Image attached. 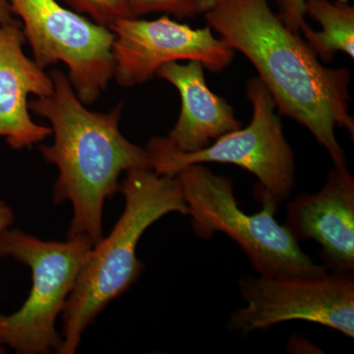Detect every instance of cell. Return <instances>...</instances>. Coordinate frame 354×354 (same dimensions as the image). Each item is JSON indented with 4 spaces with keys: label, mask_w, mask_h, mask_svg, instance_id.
<instances>
[{
    "label": "cell",
    "mask_w": 354,
    "mask_h": 354,
    "mask_svg": "<svg viewBox=\"0 0 354 354\" xmlns=\"http://www.w3.org/2000/svg\"><path fill=\"white\" fill-rule=\"evenodd\" d=\"M206 13L213 31L253 64L279 113L306 128L335 167L346 165L335 127L354 136L351 72L321 64L300 34L288 29L268 0H221Z\"/></svg>",
    "instance_id": "1"
},
{
    "label": "cell",
    "mask_w": 354,
    "mask_h": 354,
    "mask_svg": "<svg viewBox=\"0 0 354 354\" xmlns=\"http://www.w3.org/2000/svg\"><path fill=\"white\" fill-rule=\"evenodd\" d=\"M53 92L29 102L30 111L50 121L51 145L39 146L44 160L57 165L55 204L68 201L73 216L67 237L86 236L94 246L104 239V202L120 190V177L132 169H151L146 148L121 133L122 104L109 113L90 111L77 95L68 76L50 73Z\"/></svg>",
    "instance_id": "2"
},
{
    "label": "cell",
    "mask_w": 354,
    "mask_h": 354,
    "mask_svg": "<svg viewBox=\"0 0 354 354\" xmlns=\"http://www.w3.org/2000/svg\"><path fill=\"white\" fill-rule=\"evenodd\" d=\"M125 208L113 232L94 246L62 311V344L58 354H74L88 326L109 302L129 290L145 266L137 258L142 235L171 213L187 216L177 176L138 167L125 172L120 184Z\"/></svg>",
    "instance_id": "3"
},
{
    "label": "cell",
    "mask_w": 354,
    "mask_h": 354,
    "mask_svg": "<svg viewBox=\"0 0 354 354\" xmlns=\"http://www.w3.org/2000/svg\"><path fill=\"white\" fill-rule=\"evenodd\" d=\"M184 199L194 234L209 241L221 232L245 253L259 276H322L325 266L317 264L302 250L285 225L276 220L279 206L264 190L262 209L249 215L239 206L230 177L216 174L203 164L181 169Z\"/></svg>",
    "instance_id": "4"
},
{
    "label": "cell",
    "mask_w": 354,
    "mask_h": 354,
    "mask_svg": "<svg viewBox=\"0 0 354 354\" xmlns=\"http://www.w3.org/2000/svg\"><path fill=\"white\" fill-rule=\"evenodd\" d=\"M94 248L86 236L46 241L15 228L0 234V258H13L32 271L29 297L18 311L0 313V344L19 354L59 353L55 323Z\"/></svg>",
    "instance_id": "5"
},
{
    "label": "cell",
    "mask_w": 354,
    "mask_h": 354,
    "mask_svg": "<svg viewBox=\"0 0 354 354\" xmlns=\"http://www.w3.org/2000/svg\"><path fill=\"white\" fill-rule=\"evenodd\" d=\"M246 95L253 109L248 127L228 132L191 153L176 150L167 137H153L146 147L151 169L158 174L176 176L191 165H234L257 177L262 190L279 206L288 201L297 184V165L276 102L259 77L247 81Z\"/></svg>",
    "instance_id": "6"
},
{
    "label": "cell",
    "mask_w": 354,
    "mask_h": 354,
    "mask_svg": "<svg viewBox=\"0 0 354 354\" xmlns=\"http://www.w3.org/2000/svg\"><path fill=\"white\" fill-rule=\"evenodd\" d=\"M41 68L64 62L79 99L88 106L114 74L113 32L65 8L57 0H8Z\"/></svg>",
    "instance_id": "7"
},
{
    "label": "cell",
    "mask_w": 354,
    "mask_h": 354,
    "mask_svg": "<svg viewBox=\"0 0 354 354\" xmlns=\"http://www.w3.org/2000/svg\"><path fill=\"white\" fill-rule=\"evenodd\" d=\"M245 306L232 312L230 332L250 335L277 324L307 321L354 337L353 272L322 276H246L239 281Z\"/></svg>",
    "instance_id": "8"
},
{
    "label": "cell",
    "mask_w": 354,
    "mask_h": 354,
    "mask_svg": "<svg viewBox=\"0 0 354 354\" xmlns=\"http://www.w3.org/2000/svg\"><path fill=\"white\" fill-rule=\"evenodd\" d=\"M109 29L114 35L113 77L121 87L147 83L162 65L183 60H196L220 73L232 65L236 53L208 25L193 29L167 15L156 20L123 18Z\"/></svg>",
    "instance_id": "9"
},
{
    "label": "cell",
    "mask_w": 354,
    "mask_h": 354,
    "mask_svg": "<svg viewBox=\"0 0 354 354\" xmlns=\"http://www.w3.org/2000/svg\"><path fill=\"white\" fill-rule=\"evenodd\" d=\"M285 225L298 242L318 244L328 271L353 272L354 178L348 165L333 167L318 192L288 203Z\"/></svg>",
    "instance_id": "10"
},
{
    "label": "cell",
    "mask_w": 354,
    "mask_h": 354,
    "mask_svg": "<svg viewBox=\"0 0 354 354\" xmlns=\"http://www.w3.org/2000/svg\"><path fill=\"white\" fill-rule=\"evenodd\" d=\"M25 41L20 21L0 25V137L13 150L39 144L53 133L30 114V95L48 97L53 81L25 55Z\"/></svg>",
    "instance_id": "11"
},
{
    "label": "cell",
    "mask_w": 354,
    "mask_h": 354,
    "mask_svg": "<svg viewBox=\"0 0 354 354\" xmlns=\"http://www.w3.org/2000/svg\"><path fill=\"white\" fill-rule=\"evenodd\" d=\"M204 70L201 62L190 60L186 64L169 62L156 74L171 84L180 95V114L167 136L180 152L202 150L223 135L241 127L234 108L207 85Z\"/></svg>",
    "instance_id": "12"
},
{
    "label": "cell",
    "mask_w": 354,
    "mask_h": 354,
    "mask_svg": "<svg viewBox=\"0 0 354 354\" xmlns=\"http://www.w3.org/2000/svg\"><path fill=\"white\" fill-rule=\"evenodd\" d=\"M306 15L322 27L315 31L307 23L300 29L304 41L321 62H330L337 53L354 57V8L348 2L306 0Z\"/></svg>",
    "instance_id": "13"
},
{
    "label": "cell",
    "mask_w": 354,
    "mask_h": 354,
    "mask_svg": "<svg viewBox=\"0 0 354 354\" xmlns=\"http://www.w3.org/2000/svg\"><path fill=\"white\" fill-rule=\"evenodd\" d=\"M75 12L85 14L93 22L111 28L123 18L133 17L127 0H64Z\"/></svg>",
    "instance_id": "14"
},
{
    "label": "cell",
    "mask_w": 354,
    "mask_h": 354,
    "mask_svg": "<svg viewBox=\"0 0 354 354\" xmlns=\"http://www.w3.org/2000/svg\"><path fill=\"white\" fill-rule=\"evenodd\" d=\"M133 17L151 13L164 12L176 16L178 19L194 18L203 13L200 0H127Z\"/></svg>",
    "instance_id": "15"
},
{
    "label": "cell",
    "mask_w": 354,
    "mask_h": 354,
    "mask_svg": "<svg viewBox=\"0 0 354 354\" xmlns=\"http://www.w3.org/2000/svg\"><path fill=\"white\" fill-rule=\"evenodd\" d=\"M337 2H348V0H335ZM278 6V16L283 24L291 31L300 34V29L307 24L305 3L306 0H276Z\"/></svg>",
    "instance_id": "16"
},
{
    "label": "cell",
    "mask_w": 354,
    "mask_h": 354,
    "mask_svg": "<svg viewBox=\"0 0 354 354\" xmlns=\"http://www.w3.org/2000/svg\"><path fill=\"white\" fill-rule=\"evenodd\" d=\"M14 218L12 208L4 200L0 199V234L13 225Z\"/></svg>",
    "instance_id": "17"
},
{
    "label": "cell",
    "mask_w": 354,
    "mask_h": 354,
    "mask_svg": "<svg viewBox=\"0 0 354 354\" xmlns=\"http://www.w3.org/2000/svg\"><path fill=\"white\" fill-rule=\"evenodd\" d=\"M19 21L14 18L12 9L8 0H0V25L13 24Z\"/></svg>",
    "instance_id": "18"
},
{
    "label": "cell",
    "mask_w": 354,
    "mask_h": 354,
    "mask_svg": "<svg viewBox=\"0 0 354 354\" xmlns=\"http://www.w3.org/2000/svg\"><path fill=\"white\" fill-rule=\"evenodd\" d=\"M220 1H221V0H200V2H201L203 13L207 12L209 9L213 8V7Z\"/></svg>",
    "instance_id": "19"
},
{
    "label": "cell",
    "mask_w": 354,
    "mask_h": 354,
    "mask_svg": "<svg viewBox=\"0 0 354 354\" xmlns=\"http://www.w3.org/2000/svg\"><path fill=\"white\" fill-rule=\"evenodd\" d=\"M6 346H1V344H0V353H3L4 351H6Z\"/></svg>",
    "instance_id": "20"
}]
</instances>
